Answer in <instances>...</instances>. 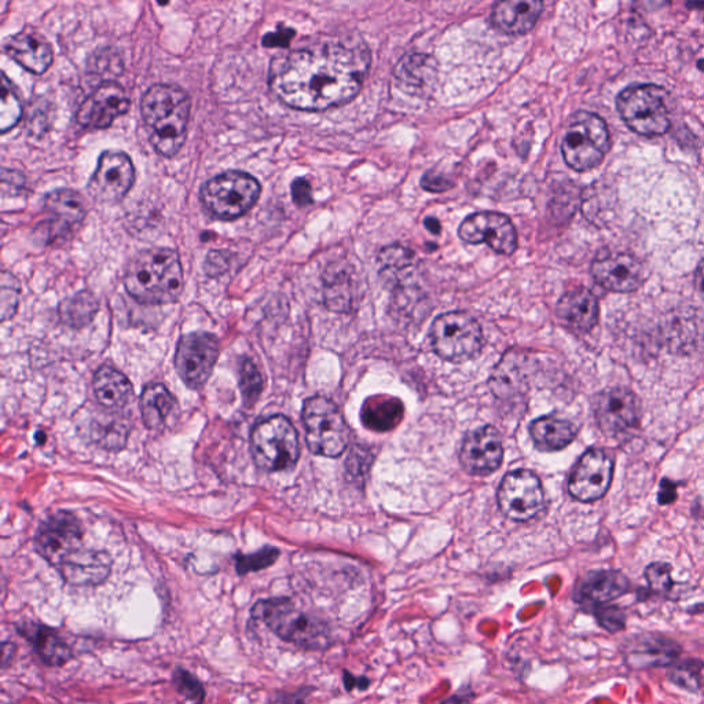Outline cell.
Listing matches in <instances>:
<instances>
[{
	"mask_svg": "<svg viewBox=\"0 0 704 704\" xmlns=\"http://www.w3.org/2000/svg\"><path fill=\"white\" fill-rule=\"evenodd\" d=\"M369 65L365 44H311L271 62L270 87L291 108L319 112L350 102L361 90Z\"/></svg>",
	"mask_w": 704,
	"mask_h": 704,
	"instance_id": "obj_1",
	"label": "cell"
},
{
	"mask_svg": "<svg viewBox=\"0 0 704 704\" xmlns=\"http://www.w3.org/2000/svg\"><path fill=\"white\" fill-rule=\"evenodd\" d=\"M142 119L153 148L172 157L185 145L190 117V98L174 84H154L141 102Z\"/></svg>",
	"mask_w": 704,
	"mask_h": 704,
	"instance_id": "obj_2",
	"label": "cell"
},
{
	"mask_svg": "<svg viewBox=\"0 0 704 704\" xmlns=\"http://www.w3.org/2000/svg\"><path fill=\"white\" fill-rule=\"evenodd\" d=\"M124 285L139 303L176 302L183 291V269L178 252L170 248H150L138 253L128 264Z\"/></svg>",
	"mask_w": 704,
	"mask_h": 704,
	"instance_id": "obj_3",
	"label": "cell"
},
{
	"mask_svg": "<svg viewBox=\"0 0 704 704\" xmlns=\"http://www.w3.org/2000/svg\"><path fill=\"white\" fill-rule=\"evenodd\" d=\"M251 619L263 622L280 640L304 651H325L333 644L329 623L300 610L289 597L256 601L251 608Z\"/></svg>",
	"mask_w": 704,
	"mask_h": 704,
	"instance_id": "obj_4",
	"label": "cell"
},
{
	"mask_svg": "<svg viewBox=\"0 0 704 704\" xmlns=\"http://www.w3.org/2000/svg\"><path fill=\"white\" fill-rule=\"evenodd\" d=\"M611 137L607 124L594 113H575L561 143V153L568 167L585 172L599 167L610 152Z\"/></svg>",
	"mask_w": 704,
	"mask_h": 704,
	"instance_id": "obj_5",
	"label": "cell"
},
{
	"mask_svg": "<svg viewBox=\"0 0 704 704\" xmlns=\"http://www.w3.org/2000/svg\"><path fill=\"white\" fill-rule=\"evenodd\" d=\"M616 109L630 130L645 137L666 134L670 128L666 91L654 84L625 88L616 98Z\"/></svg>",
	"mask_w": 704,
	"mask_h": 704,
	"instance_id": "obj_6",
	"label": "cell"
},
{
	"mask_svg": "<svg viewBox=\"0 0 704 704\" xmlns=\"http://www.w3.org/2000/svg\"><path fill=\"white\" fill-rule=\"evenodd\" d=\"M262 192L258 179L242 171H226L201 189L204 207L216 218L233 220L247 214Z\"/></svg>",
	"mask_w": 704,
	"mask_h": 704,
	"instance_id": "obj_7",
	"label": "cell"
},
{
	"mask_svg": "<svg viewBox=\"0 0 704 704\" xmlns=\"http://www.w3.org/2000/svg\"><path fill=\"white\" fill-rule=\"evenodd\" d=\"M251 450L255 464L263 471L293 468L300 456L296 428L284 416L267 418L253 429Z\"/></svg>",
	"mask_w": 704,
	"mask_h": 704,
	"instance_id": "obj_8",
	"label": "cell"
},
{
	"mask_svg": "<svg viewBox=\"0 0 704 704\" xmlns=\"http://www.w3.org/2000/svg\"><path fill=\"white\" fill-rule=\"evenodd\" d=\"M303 423L310 450L318 456L336 458L347 449L350 429L339 407L325 396L307 399Z\"/></svg>",
	"mask_w": 704,
	"mask_h": 704,
	"instance_id": "obj_9",
	"label": "cell"
},
{
	"mask_svg": "<svg viewBox=\"0 0 704 704\" xmlns=\"http://www.w3.org/2000/svg\"><path fill=\"white\" fill-rule=\"evenodd\" d=\"M432 347L445 361L460 363L482 351L483 332L479 322L464 311L439 315L429 330Z\"/></svg>",
	"mask_w": 704,
	"mask_h": 704,
	"instance_id": "obj_10",
	"label": "cell"
},
{
	"mask_svg": "<svg viewBox=\"0 0 704 704\" xmlns=\"http://www.w3.org/2000/svg\"><path fill=\"white\" fill-rule=\"evenodd\" d=\"M501 512L515 522H528L545 506V494L538 476L526 469L508 473L498 490Z\"/></svg>",
	"mask_w": 704,
	"mask_h": 704,
	"instance_id": "obj_11",
	"label": "cell"
},
{
	"mask_svg": "<svg viewBox=\"0 0 704 704\" xmlns=\"http://www.w3.org/2000/svg\"><path fill=\"white\" fill-rule=\"evenodd\" d=\"M220 352L219 341L208 333H192L182 337L175 355V366L183 383L192 390L203 387Z\"/></svg>",
	"mask_w": 704,
	"mask_h": 704,
	"instance_id": "obj_12",
	"label": "cell"
},
{
	"mask_svg": "<svg viewBox=\"0 0 704 704\" xmlns=\"http://www.w3.org/2000/svg\"><path fill=\"white\" fill-rule=\"evenodd\" d=\"M594 418L607 436L626 434L640 421V401L627 388H610L596 395L593 402Z\"/></svg>",
	"mask_w": 704,
	"mask_h": 704,
	"instance_id": "obj_13",
	"label": "cell"
},
{
	"mask_svg": "<svg viewBox=\"0 0 704 704\" xmlns=\"http://www.w3.org/2000/svg\"><path fill=\"white\" fill-rule=\"evenodd\" d=\"M135 181V168L123 152H105L99 157L97 168L87 190L101 203H116L128 192Z\"/></svg>",
	"mask_w": 704,
	"mask_h": 704,
	"instance_id": "obj_14",
	"label": "cell"
},
{
	"mask_svg": "<svg viewBox=\"0 0 704 704\" xmlns=\"http://www.w3.org/2000/svg\"><path fill=\"white\" fill-rule=\"evenodd\" d=\"M130 98L124 87L113 80L99 84L77 109V123L88 130H104L127 113Z\"/></svg>",
	"mask_w": 704,
	"mask_h": 704,
	"instance_id": "obj_15",
	"label": "cell"
},
{
	"mask_svg": "<svg viewBox=\"0 0 704 704\" xmlns=\"http://www.w3.org/2000/svg\"><path fill=\"white\" fill-rule=\"evenodd\" d=\"M462 241L487 245L501 255H512L517 248V233L508 216L498 212H476L461 223L458 230Z\"/></svg>",
	"mask_w": 704,
	"mask_h": 704,
	"instance_id": "obj_16",
	"label": "cell"
},
{
	"mask_svg": "<svg viewBox=\"0 0 704 704\" xmlns=\"http://www.w3.org/2000/svg\"><path fill=\"white\" fill-rule=\"evenodd\" d=\"M614 460L605 451L590 449L575 465L568 490L575 500L592 502L604 497L610 489Z\"/></svg>",
	"mask_w": 704,
	"mask_h": 704,
	"instance_id": "obj_17",
	"label": "cell"
},
{
	"mask_svg": "<svg viewBox=\"0 0 704 704\" xmlns=\"http://www.w3.org/2000/svg\"><path fill=\"white\" fill-rule=\"evenodd\" d=\"M83 528L72 513L60 512L42 524L35 538V549L51 566L58 563L71 550L82 546Z\"/></svg>",
	"mask_w": 704,
	"mask_h": 704,
	"instance_id": "obj_18",
	"label": "cell"
},
{
	"mask_svg": "<svg viewBox=\"0 0 704 704\" xmlns=\"http://www.w3.org/2000/svg\"><path fill=\"white\" fill-rule=\"evenodd\" d=\"M682 647L673 638L659 633L634 634L623 645V656L632 670L673 666L680 660Z\"/></svg>",
	"mask_w": 704,
	"mask_h": 704,
	"instance_id": "obj_19",
	"label": "cell"
},
{
	"mask_svg": "<svg viewBox=\"0 0 704 704\" xmlns=\"http://www.w3.org/2000/svg\"><path fill=\"white\" fill-rule=\"evenodd\" d=\"M592 275L597 284L616 293L637 291L645 281L643 264L623 252L599 253L593 260Z\"/></svg>",
	"mask_w": 704,
	"mask_h": 704,
	"instance_id": "obj_20",
	"label": "cell"
},
{
	"mask_svg": "<svg viewBox=\"0 0 704 704\" xmlns=\"http://www.w3.org/2000/svg\"><path fill=\"white\" fill-rule=\"evenodd\" d=\"M630 581L619 571H590L583 575L575 586L572 599L586 614H592L597 607L611 604L629 592Z\"/></svg>",
	"mask_w": 704,
	"mask_h": 704,
	"instance_id": "obj_21",
	"label": "cell"
},
{
	"mask_svg": "<svg viewBox=\"0 0 704 704\" xmlns=\"http://www.w3.org/2000/svg\"><path fill=\"white\" fill-rule=\"evenodd\" d=\"M504 447L500 434L493 427L476 429L462 443L460 461L465 471L475 476H486L500 468Z\"/></svg>",
	"mask_w": 704,
	"mask_h": 704,
	"instance_id": "obj_22",
	"label": "cell"
},
{
	"mask_svg": "<svg viewBox=\"0 0 704 704\" xmlns=\"http://www.w3.org/2000/svg\"><path fill=\"white\" fill-rule=\"evenodd\" d=\"M55 568L68 585L97 586L109 578L112 559L102 550L79 546L71 550Z\"/></svg>",
	"mask_w": 704,
	"mask_h": 704,
	"instance_id": "obj_23",
	"label": "cell"
},
{
	"mask_svg": "<svg viewBox=\"0 0 704 704\" xmlns=\"http://www.w3.org/2000/svg\"><path fill=\"white\" fill-rule=\"evenodd\" d=\"M16 630L31 644L35 654L46 666H65L75 656L71 645L66 643L55 627L38 621H21L17 623Z\"/></svg>",
	"mask_w": 704,
	"mask_h": 704,
	"instance_id": "obj_24",
	"label": "cell"
},
{
	"mask_svg": "<svg viewBox=\"0 0 704 704\" xmlns=\"http://www.w3.org/2000/svg\"><path fill=\"white\" fill-rule=\"evenodd\" d=\"M3 50L11 60L35 75L46 72L54 60L50 43L35 33L18 32L10 36L5 40Z\"/></svg>",
	"mask_w": 704,
	"mask_h": 704,
	"instance_id": "obj_25",
	"label": "cell"
},
{
	"mask_svg": "<svg viewBox=\"0 0 704 704\" xmlns=\"http://www.w3.org/2000/svg\"><path fill=\"white\" fill-rule=\"evenodd\" d=\"M556 314L568 328L577 332H589L599 319V302L589 289H572L561 296L557 303Z\"/></svg>",
	"mask_w": 704,
	"mask_h": 704,
	"instance_id": "obj_26",
	"label": "cell"
},
{
	"mask_svg": "<svg viewBox=\"0 0 704 704\" xmlns=\"http://www.w3.org/2000/svg\"><path fill=\"white\" fill-rule=\"evenodd\" d=\"M544 5L538 0H508L493 10V24L508 35H524L534 28Z\"/></svg>",
	"mask_w": 704,
	"mask_h": 704,
	"instance_id": "obj_27",
	"label": "cell"
},
{
	"mask_svg": "<svg viewBox=\"0 0 704 704\" xmlns=\"http://www.w3.org/2000/svg\"><path fill=\"white\" fill-rule=\"evenodd\" d=\"M94 394L102 406L110 410L123 409L132 398V385L127 377L112 366H104L94 377Z\"/></svg>",
	"mask_w": 704,
	"mask_h": 704,
	"instance_id": "obj_28",
	"label": "cell"
},
{
	"mask_svg": "<svg viewBox=\"0 0 704 704\" xmlns=\"http://www.w3.org/2000/svg\"><path fill=\"white\" fill-rule=\"evenodd\" d=\"M530 434L538 450L559 451L574 442L577 427L570 421L546 416L538 418L530 425Z\"/></svg>",
	"mask_w": 704,
	"mask_h": 704,
	"instance_id": "obj_29",
	"label": "cell"
},
{
	"mask_svg": "<svg viewBox=\"0 0 704 704\" xmlns=\"http://www.w3.org/2000/svg\"><path fill=\"white\" fill-rule=\"evenodd\" d=\"M361 417L366 428L376 432H387L401 423L403 403L392 396H373L363 405Z\"/></svg>",
	"mask_w": 704,
	"mask_h": 704,
	"instance_id": "obj_30",
	"label": "cell"
},
{
	"mask_svg": "<svg viewBox=\"0 0 704 704\" xmlns=\"http://www.w3.org/2000/svg\"><path fill=\"white\" fill-rule=\"evenodd\" d=\"M44 207L61 226L71 227L82 222L87 214L86 201L82 194L71 189H58L44 197Z\"/></svg>",
	"mask_w": 704,
	"mask_h": 704,
	"instance_id": "obj_31",
	"label": "cell"
},
{
	"mask_svg": "<svg viewBox=\"0 0 704 704\" xmlns=\"http://www.w3.org/2000/svg\"><path fill=\"white\" fill-rule=\"evenodd\" d=\"M175 398L163 384L146 385L142 392L141 410L143 421L150 429L163 427L175 407Z\"/></svg>",
	"mask_w": 704,
	"mask_h": 704,
	"instance_id": "obj_32",
	"label": "cell"
},
{
	"mask_svg": "<svg viewBox=\"0 0 704 704\" xmlns=\"http://www.w3.org/2000/svg\"><path fill=\"white\" fill-rule=\"evenodd\" d=\"M98 302L90 292H80L69 297L60 307V317L71 328H84L97 314Z\"/></svg>",
	"mask_w": 704,
	"mask_h": 704,
	"instance_id": "obj_33",
	"label": "cell"
},
{
	"mask_svg": "<svg viewBox=\"0 0 704 704\" xmlns=\"http://www.w3.org/2000/svg\"><path fill=\"white\" fill-rule=\"evenodd\" d=\"M669 669L667 678L671 684L689 693L704 696V660H677Z\"/></svg>",
	"mask_w": 704,
	"mask_h": 704,
	"instance_id": "obj_34",
	"label": "cell"
},
{
	"mask_svg": "<svg viewBox=\"0 0 704 704\" xmlns=\"http://www.w3.org/2000/svg\"><path fill=\"white\" fill-rule=\"evenodd\" d=\"M434 66V60L427 55H410L399 64L396 75L409 87H424L435 76Z\"/></svg>",
	"mask_w": 704,
	"mask_h": 704,
	"instance_id": "obj_35",
	"label": "cell"
},
{
	"mask_svg": "<svg viewBox=\"0 0 704 704\" xmlns=\"http://www.w3.org/2000/svg\"><path fill=\"white\" fill-rule=\"evenodd\" d=\"M325 302L330 310L348 311L354 295L350 277L341 271H328L325 277Z\"/></svg>",
	"mask_w": 704,
	"mask_h": 704,
	"instance_id": "obj_36",
	"label": "cell"
},
{
	"mask_svg": "<svg viewBox=\"0 0 704 704\" xmlns=\"http://www.w3.org/2000/svg\"><path fill=\"white\" fill-rule=\"evenodd\" d=\"M22 116L21 99L18 97L13 84L2 75V99H0V130L7 132L16 127Z\"/></svg>",
	"mask_w": 704,
	"mask_h": 704,
	"instance_id": "obj_37",
	"label": "cell"
},
{
	"mask_svg": "<svg viewBox=\"0 0 704 704\" xmlns=\"http://www.w3.org/2000/svg\"><path fill=\"white\" fill-rule=\"evenodd\" d=\"M172 684H174L176 691L189 702L204 704L207 692H205L203 682L192 671L176 667L172 673Z\"/></svg>",
	"mask_w": 704,
	"mask_h": 704,
	"instance_id": "obj_38",
	"label": "cell"
},
{
	"mask_svg": "<svg viewBox=\"0 0 704 704\" xmlns=\"http://www.w3.org/2000/svg\"><path fill=\"white\" fill-rule=\"evenodd\" d=\"M413 260L414 252L401 245H391L380 252L381 273L391 274L390 277L398 273H406L413 266Z\"/></svg>",
	"mask_w": 704,
	"mask_h": 704,
	"instance_id": "obj_39",
	"label": "cell"
},
{
	"mask_svg": "<svg viewBox=\"0 0 704 704\" xmlns=\"http://www.w3.org/2000/svg\"><path fill=\"white\" fill-rule=\"evenodd\" d=\"M644 577L647 579L649 592L671 599L676 582L671 578L670 564L660 563V561L649 564L645 568Z\"/></svg>",
	"mask_w": 704,
	"mask_h": 704,
	"instance_id": "obj_40",
	"label": "cell"
},
{
	"mask_svg": "<svg viewBox=\"0 0 704 704\" xmlns=\"http://www.w3.org/2000/svg\"><path fill=\"white\" fill-rule=\"evenodd\" d=\"M278 556H280V550L271 548V546H266V548L260 549L259 552L253 553V555H237V574L240 577H244V575L251 574V572L269 568L277 561Z\"/></svg>",
	"mask_w": 704,
	"mask_h": 704,
	"instance_id": "obj_41",
	"label": "cell"
},
{
	"mask_svg": "<svg viewBox=\"0 0 704 704\" xmlns=\"http://www.w3.org/2000/svg\"><path fill=\"white\" fill-rule=\"evenodd\" d=\"M597 625L610 634L621 633L626 629L627 616L621 607L605 604L592 612Z\"/></svg>",
	"mask_w": 704,
	"mask_h": 704,
	"instance_id": "obj_42",
	"label": "cell"
},
{
	"mask_svg": "<svg viewBox=\"0 0 704 704\" xmlns=\"http://www.w3.org/2000/svg\"><path fill=\"white\" fill-rule=\"evenodd\" d=\"M241 394L245 403H255L263 390V379L258 368L249 359L241 366Z\"/></svg>",
	"mask_w": 704,
	"mask_h": 704,
	"instance_id": "obj_43",
	"label": "cell"
},
{
	"mask_svg": "<svg viewBox=\"0 0 704 704\" xmlns=\"http://www.w3.org/2000/svg\"><path fill=\"white\" fill-rule=\"evenodd\" d=\"M20 302V285L13 275H2V319L7 321L16 314Z\"/></svg>",
	"mask_w": 704,
	"mask_h": 704,
	"instance_id": "obj_44",
	"label": "cell"
},
{
	"mask_svg": "<svg viewBox=\"0 0 704 704\" xmlns=\"http://www.w3.org/2000/svg\"><path fill=\"white\" fill-rule=\"evenodd\" d=\"M314 691L313 687H303L292 692H277L271 696L267 704H307L308 698Z\"/></svg>",
	"mask_w": 704,
	"mask_h": 704,
	"instance_id": "obj_45",
	"label": "cell"
},
{
	"mask_svg": "<svg viewBox=\"0 0 704 704\" xmlns=\"http://www.w3.org/2000/svg\"><path fill=\"white\" fill-rule=\"evenodd\" d=\"M421 187L427 192L443 193L453 187V182L449 181L445 175L439 174V172L428 171L421 178Z\"/></svg>",
	"mask_w": 704,
	"mask_h": 704,
	"instance_id": "obj_46",
	"label": "cell"
},
{
	"mask_svg": "<svg viewBox=\"0 0 704 704\" xmlns=\"http://www.w3.org/2000/svg\"><path fill=\"white\" fill-rule=\"evenodd\" d=\"M292 198L297 207H307V205L313 204V189L307 179L297 178L293 181Z\"/></svg>",
	"mask_w": 704,
	"mask_h": 704,
	"instance_id": "obj_47",
	"label": "cell"
},
{
	"mask_svg": "<svg viewBox=\"0 0 704 704\" xmlns=\"http://www.w3.org/2000/svg\"><path fill=\"white\" fill-rule=\"evenodd\" d=\"M227 269H229V260H227L225 253H209L207 262H205V271H207V274L216 277V275L225 273Z\"/></svg>",
	"mask_w": 704,
	"mask_h": 704,
	"instance_id": "obj_48",
	"label": "cell"
},
{
	"mask_svg": "<svg viewBox=\"0 0 704 704\" xmlns=\"http://www.w3.org/2000/svg\"><path fill=\"white\" fill-rule=\"evenodd\" d=\"M293 36H295V31L292 29H280L277 32H270L263 39V46L266 47H286L289 42H291Z\"/></svg>",
	"mask_w": 704,
	"mask_h": 704,
	"instance_id": "obj_49",
	"label": "cell"
},
{
	"mask_svg": "<svg viewBox=\"0 0 704 704\" xmlns=\"http://www.w3.org/2000/svg\"><path fill=\"white\" fill-rule=\"evenodd\" d=\"M343 684L347 692L355 691V689H358L359 692H365L370 687V680L365 676H354L351 671L346 670L343 673Z\"/></svg>",
	"mask_w": 704,
	"mask_h": 704,
	"instance_id": "obj_50",
	"label": "cell"
},
{
	"mask_svg": "<svg viewBox=\"0 0 704 704\" xmlns=\"http://www.w3.org/2000/svg\"><path fill=\"white\" fill-rule=\"evenodd\" d=\"M475 698V691H473L471 685H464L454 695L442 700L439 704H471Z\"/></svg>",
	"mask_w": 704,
	"mask_h": 704,
	"instance_id": "obj_51",
	"label": "cell"
},
{
	"mask_svg": "<svg viewBox=\"0 0 704 704\" xmlns=\"http://www.w3.org/2000/svg\"><path fill=\"white\" fill-rule=\"evenodd\" d=\"M18 647L13 641H3L2 643V656H0V663H2V670L6 671L16 659Z\"/></svg>",
	"mask_w": 704,
	"mask_h": 704,
	"instance_id": "obj_52",
	"label": "cell"
},
{
	"mask_svg": "<svg viewBox=\"0 0 704 704\" xmlns=\"http://www.w3.org/2000/svg\"><path fill=\"white\" fill-rule=\"evenodd\" d=\"M695 286L700 297L704 300V259L699 263L695 273Z\"/></svg>",
	"mask_w": 704,
	"mask_h": 704,
	"instance_id": "obj_53",
	"label": "cell"
},
{
	"mask_svg": "<svg viewBox=\"0 0 704 704\" xmlns=\"http://www.w3.org/2000/svg\"><path fill=\"white\" fill-rule=\"evenodd\" d=\"M424 226L427 227V230L431 231L432 234H439L440 229H442V226H440L439 220L434 219V218L425 219Z\"/></svg>",
	"mask_w": 704,
	"mask_h": 704,
	"instance_id": "obj_54",
	"label": "cell"
}]
</instances>
